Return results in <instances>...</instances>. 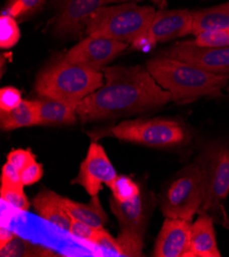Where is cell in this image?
<instances>
[{
  "instance_id": "cell-1",
  "label": "cell",
  "mask_w": 229,
  "mask_h": 257,
  "mask_svg": "<svg viewBox=\"0 0 229 257\" xmlns=\"http://www.w3.org/2000/svg\"><path fill=\"white\" fill-rule=\"evenodd\" d=\"M102 72L104 84L78 104L83 123L158 110L172 101L146 67L113 66Z\"/></svg>"
},
{
  "instance_id": "cell-2",
  "label": "cell",
  "mask_w": 229,
  "mask_h": 257,
  "mask_svg": "<svg viewBox=\"0 0 229 257\" xmlns=\"http://www.w3.org/2000/svg\"><path fill=\"white\" fill-rule=\"evenodd\" d=\"M156 81L172 94V101L186 105L200 97L218 98L229 84V75H216L185 62L159 57L146 62Z\"/></svg>"
},
{
  "instance_id": "cell-3",
  "label": "cell",
  "mask_w": 229,
  "mask_h": 257,
  "mask_svg": "<svg viewBox=\"0 0 229 257\" xmlns=\"http://www.w3.org/2000/svg\"><path fill=\"white\" fill-rule=\"evenodd\" d=\"M103 84L102 71L76 66L57 57L38 73L35 91L39 96L79 104Z\"/></svg>"
},
{
  "instance_id": "cell-4",
  "label": "cell",
  "mask_w": 229,
  "mask_h": 257,
  "mask_svg": "<svg viewBox=\"0 0 229 257\" xmlns=\"http://www.w3.org/2000/svg\"><path fill=\"white\" fill-rule=\"evenodd\" d=\"M207 189L206 154L202 149L197 157L178 171L161 198L165 217L192 222L205 200Z\"/></svg>"
},
{
  "instance_id": "cell-5",
  "label": "cell",
  "mask_w": 229,
  "mask_h": 257,
  "mask_svg": "<svg viewBox=\"0 0 229 257\" xmlns=\"http://www.w3.org/2000/svg\"><path fill=\"white\" fill-rule=\"evenodd\" d=\"M157 11L154 7L124 3L97 10L89 19L86 34L133 43L146 36Z\"/></svg>"
},
{
  "instance_id": "cell-6",
  "label": "cell",
  "mask_w": 229,
  "mask_h": 257,
  "mask_svg": "<svg viewBox=\"0 0 229 257\" xmlns=\"http://www.w3.org/2000/svg\"><path fill=\"white\" fill-rule=\"evenodd\" d=\"M207 163L206 196L198 213L209 214L217 224L229 230L226 201L229 195V144L215 140L202 145Z\"/></svg>"
},
{
  "instance_id": "cell-7",
  "label": "cell",
  "mask_w": 229,
  "mask_h": 257,
  "mask_svg": "<svg viewBox=\"0 0 229 257\" xmlns=\"http://www.w3.org/2000/svg\"><path fill=\"white\" fill-rule=\"evenodd\" d=\"M114 138L155 149H175L189 143L190 134L180 121L169 118L124 120L110 130Z\"/></svg>"
},
{
  "instance_id": "cell-8",
  "label": "cell",
  "mask_w": 229,
  "mask_h": 257,
  "mask_svg": "<svg viewBox=\"0 0 229 257\" xmlns=\"http://www.w3.org/2000/svg\"><path fill=\"white\" fill-rule=\"evenodd\" d=\"M128 46L129 43L126 42L88 35L62 57L70 64L102 71Z\"/></svg>"
},
{
  "instance_id": "cell-9",
  "label": "cell",
  "mask_w": 229,
  "mask_h": 257,
  "mask_svg": "<svg viewBox=\"0 0 229 257\" xmlns=\"http://www.w3.org/2000/svg\"><path fill=\"white\" fill-rule=\"evenodd\" d=\"M117 175L104 148L98 143H92L87 157L81 164L79 175L71 184L82 186L91 197H94L98 196L102 185H106L110 189Z\"/></svg>"
},
{
  "instance_id": "cell-10",
  "label": "cell",
  "mask_w": 229,
  "mask_h": 257,
  "mask_svg": "<svg viewBox=\"0 0 229 257\" xmlns=\"http://www.w3.org/2000/svg\"><path fill=\"white\" fill-rule=\"evenodd\" d=\"M116 3L118 0H62L53 25L54 34L79 38L86 33L87 23L97 10Z\"/></svg>"
},
{
  "instance_id": "cell-11",
  "label": "cell",
  "mask_w": 229,
  "mask_h": 257,
  "mask_svg": "<svg viewBox=\"0 0 229 257\" xmlns=\"http://www.w3.org/2000/svg\"><path fill=\"white\" fill-rule=\"evenodd\" d=\"M216 75H229V47H201L192 40L178 42L163 53Z\"/></svg>"
},
{
  "instance_id": "cell-12",
  "label": "cell",
  "mask_w": 229,
  "mask_h": 257,
  "mask_svg": "<svg viewBox=\"0 0 229 257\" xmlns=\"http://www.w3.org/2000/svg\"><path fill=\"white\" fill-rule=\"evenodd\" d=\"M192 12L184 9L157 12L148 31V37L155 45L192 34Z\"/></svg>"
},
{
  "instance_id": "cell-13",
  "label": "cell",
  "mask_w": 229,
  "mask_h": 257,
  "mask_svg": "<svg viewBox=\"0 0 229 257\" xmlns=\"http://www.w3.org/2000/svg\"><path fill=\"white\" fill-rule=\"evenodd\" d=\"M191 222L166 217L158 236L154 256L185 257L189 245Z\"/></svg>"
},
{
  "instance_id": "cell-14",
  "label": "cell",
  "mask_w": 229,
  "mask_h": 257,
  "mask_svg": "<svg viewBox=\"0 0 229 257\" xmlns=\"http://www.w3.org/2000/svg\"><path fill=\"white\" fill-rule=\"evenodd\" d=\"M214 219L207 213H198L195 221L191 222L190 239L185 257H220Z\"/></svg>"
},
{
  "instance_id": "cell-15",
  "label": "cell",
  "mask_w": 229,
  "mask_h": 257,
  "mask_svg": "<svg viewBox=\"0 0 229 257\" xmlns=\"http://www.w3.org/2000/svg\"><path fill=\"white\" fill-rule=\"evenodd\" d=\"M110 209L118 220L120 227L132 228L145 236L147 224V205L142 195L128 202H119L111 197Z\"/></svg>"
},
{
  "instance_id": "cell-16",
  "label": "cell",
  "mask_w": 229,
  "mask_h": 257,
  "mask_svg": "<svg viewBox=\"0 0 229 257\" xmlns=\"http://www.w3.org/2000/svg\"><path fill=\"white\" fill-rule=\"evenodd\" d=\"M32 206L42 219L69 233L72 217L63 206L62 196L49 190L41 191L33 199Z\"/></svg>"
},
{
  "instance_id": "cell-17",
  "label": "cell",
  "mask_w": 229,
  "mask_h": 257,
  "mask_svg": "<svg viewBox=\"0 0 229 257\" xmlns=\"http://www.w3.org/2000/svg\"><path fill=\"white\" fill-rule=\"evenodd\" d=\"M38 105V125H71L78 120V104L40 96Z\"/></svg>"
},
{
  "instance_id": "cell-18",
  "label": "cell",
  "mask_w": 229,
  "mask_h": 257,
  "mask_svg": "<svg viewBox=\"0 0 229 257\" xmlns=\"http://www.w3.org/2000/svg\"><path fill=\"white\" fill-rule=\"evenodd\" d=\"M62 203L65 210L75 220L87 223L95 228H105L108 223V216L102 207L98 196L92 197L89 203H80L62 197Z\"/></svg>"
},
{
  "instance_id": "cell-19",
  "label": "cell",
  "mask_w": 229,
  "mask_h": 257,
  "mask_svg": "<svg viewBox=\"0 0 229 257\" xmlns=\"http://www.w3.org/2000/svg\"><path fill=\"white\" fill-rule=\"evenodd\" d=\"M38 123V105L36 99H24L20 106L11 111H0V127L6 132L35 126Z\"/></svg>"
},
{
  "instance_id": "cell-20",
  "label": "cell",
  "mask_w": 229,
  "mask_h": 257,
  "mask_svg": "<svg viewBox=\"0 0 229 257\" xmlns=\"http://www.w3.org/2000/svg\"><path fill=\"white\" fill-rule=\"evenodd\" d=\"M192 16V34L195 36L203 31L229 28V3L193 11Z\"/></svg>"
},
{
  "instance_id": "cell-21",
  "label": "cell",
  "mask_w": 229,
  "mask_h": 257,
  "mask_svg": "<svg viewBox=\"0 0 229 257\" xmlns=\"http://www.w3.org/2000/svg\"><path fill=\"white\" fill-rule=\"evenodd\" d=\"M3 257H45L56 256V254L47 248L35 245L16 235V237L4 248L0 249Z\"/></svg>"
},
{
  "instance_id": "cell-22",
  "label": "cell",
  "mask_w": 229,
  "mask_h": 257,
  "mask_svg": "<svg viewBox=\"0 0 229 257\" xmlns=\"http://www.w3.org/2000/svg\"><path fill=\"white\" fill-rule=\"evenodd\" d=\"M120 248L121 256H142L144 247V236L132 228L120 227V233L116 238Z\"/></svg>"
},
{
  "instance_id": "cell-23",
  "label": "cell",
  "mask_w": 229,
  "mask_h": 257,
  "mask_svg": "<svg viewBox=\"0 0 229 257\" xmlns=\"http://www.w3.org/2000/svg\"><path fill=\"white\" fill-rule=\"evenodd\" d=\"M21 38V31L17 20L7 13L0 17V47L9 49L14 47Z\"/></svg>"
},
{
  "instance_id": "cell-24",
  "label": "cell",
  "mask_w": 229,
  "mask_h": 257,
  "mask_svg": "<svg viewBox=\"0 0 229 257\" xmlns=\"http://www.w3.org/2000/svg\"><path fill=\"white\" fill-rule=\"evenodd\" d=\"M45 2L46 0H8L5 13L17 21H23L38 12Z\"/></svg>"
},
{
  "instance_id": "cell-25",
  "label": "cell",
  "mask_w": 229,
  "mask_h": 257,
  "mask_svg": "<svg viewBox=\"0 0 229 257\" xmlns=\"http://www.w3.org/2000/svg\"><path fill=\"white\" fill-rule=\"evenodd\" d=\"M110 190L112 197L119 202H128L141 195L140 187L132 178L125 175H117Z\"/></svg>"
},
{
  "instance_id": "cell-26",
  "label": "cell",
  "mask_w": 229,
  "mask_h": 257,
  "mask_svg": "<svg viewBox=\"0 0 229 257\" xmlns=\"http://www.w3.org/2000/svg\"><path fill=\"white\" fill-rule=\"evenodd\" d=\"M192 41L201 47H229V28L203 31Z\"/></svg>"
},
{
  "instance_id": "cell-27",
  "label": "cell",
  "mask_w": 229,
  "mask_h": 257,
  "mask_svg": "<svg viewBox=\"0 0 229 257\" xmlns=\"http://www.w3.org/2000/svg\"><path fill=\"white\" fill-rule=\"evenodd\" d=\"M0 196L2 201L7 203L10 206L20 210V211H28L31 204L24 192L23 187H10L2 186L0 190Z\"/></svg>"
},
{
  "instance_id": "cell-28",
  "label": "cell",
  "mask_w": 229,
  "mask_h": 257,
  "mask_svg": "<svg viewBox=\"0 0 229 257\" xmlns=\"http://www.w3.org/2000/svg\"><path fill=\"white\" fill-rule=\"evenodd\" d=\"M7 160L21 172L28 165L36 161V156L30 149H16L8 154Z\"/></svg>"
},
{
  "instance_id": "cell-29",
  "label": "cell",
  "mask_w": 229,
  "mask_h": 257,
  "mask_svg": "<svg viewBox=\"0 0 229 257\" xmlns=\"http://www.w3.org/2000/svg\"><path fill=\"white\" fill-rule=\"evenodd\" d=\"M24 99L21 91L14 86H6L0 90V111H11L18 106Z\"/></svg>"
},
{
  "instance_id": "cell-30",
  "label": "cell",
  "mask_w": 229,
  "mask_h": 257,
  "mask_svg": "<svg viewBox=\"0 0 229 257\" xmlns=\"http://www.w3.org/2000/svg\"><path fill=\"white\" fill-rule=\"evenodd\" d=\"M93 244L107 252L121 256L116 238H113L105 228H100L97 230Z\"/></svg>"
},
{
  "instance_id": "cell-31",
  "label": "cell",
  "mask_w": 229,
  "mask_h": 257,
  "mask_svg": "<svg viewBox=\"0 0 229 257\" xmlns=\"http://www.w3.org/2000/svg\"><path fill=\"white\" fill-rule=\"evenodd\" d=\"M100 228H95L90 226L87 223H84L82 221L75 220L72 218V224H71V228L69 230V233L74 236L75 238L90 242L93 244L94 238L96 236L97 230Z\"/></svg>"
},
{
  "instance_id": "cell-32",
  "label": "cell",
  "mask_w": 229,
  "mask_h": 257,
  "mask_svg": "<svg viewBox=\"0 0 229 257\" xmlns=\"http://www.w3.org/2000/svg\"><path fill=\"white\" fill-rule=\"evenodd\" d=\"M43 175L42 164L33 162L21 171V178L24 186H32L38 183Z\"/></svg>"
},
{
  "instance_id": "cell-33",
  "label": "cell",
  "mask_w": 229,
  "mask_h": 257,
  "mask_svg": "<svg viewBox=\"0 0 229 257\" xmlns=\"http://www.w3.org/2000/svg\"><path fill=\"white\" fill-rule=\"evenodd\" d=\"M2 186L25 187L21 178V172L8 161L2 170Z\"/></svg>"
},
{
  "instance_id": "cell-34",
  "label": "cell",
  "mask_w": 229,
  "mask_h": 257,
  "mask_svg": "<svg viewBox=\"0 0 229 257\" xmlns=\"http://www.w3.org/2000/svg\"><path fill=\"white\" fill-rule=\"evenodd\" d=\"M16 235L17 234L13 230L3 225L2 229H0V249L8 245L16 237Z\"/></svg>"
},
{
  "instance_id": "cell-35",
  "label": "cell",
  "mask_w": 229,
  "mask_h": 257,
  "mask_svg": "<svg viewBox=\"0 0 229 257\" xmlns=\"http://www.w3.org/2000/svg\"><path fill=\"white\" fill-rule=\"evenodd\" d=\"M119 3H121V2H125V3H136L137 4V2H141V0H118ZM149 2H151L152 4H155L156 6H158V7H160V8H164V7H166L167 6V2L168 0H149Z\"/></svg>"
},
{
  "instance_id": "cell-36",
  "label": "cell",
  "mask_w": 229,
  "mask_h": 257,
  "mask_svg": "<svg viewBox=\"0 0 229 257\" xmlns=\"http://www.w3.org/2000/svg\"><path fill=\"white\" fill-rule=\"evenodd\" d=\"M52 2H53V5L59 6V5L62 3V0H52Z\"/></svg>"
},
{
  "instance_id": "cell-37",
  "label": "cell",
  "mask_w": 229,
  "mask_h": 257,
  "mask_svg": "<svg viewBox=\"0 0 229 257\" xmlns=\"http://www.w3.org/2000/svg\"><path fill=\"white\" fill-rule=\"evenodd\" d=\"M226 91H227V92H228V93H229V84H228V86H227V87H226Z\"/></svg>"
}]
</instances>
